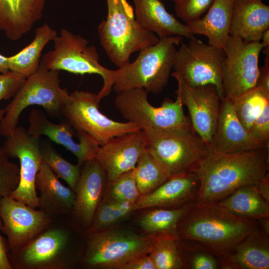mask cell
Instances as JSON below:
<instances>
[{"label": "cell", "instance_id": "1", "mask_svg": "<svg viewBox=\"0 0 269 269\" xmlns=\"http://www.w3.org/2000/svg\"><path fill=\"white\" fill-rule=\"evenodd\" d=\"M269 169V146L233 153L210 151L195 171L200 186L195 203H217L240 187L257 186Z\"/></svg>", "mask_w": 269, "mask_h": 269}, {"label": "cell", "instance_id": "2", "mask_svg": "<svg viewBox=\"0 0 269 269\" xmlns=\"http://www.w3.org/2000/svg\"><path fill=\"white\" fill-rule=\"evenodd\" d=\"M259 227L257 220L238 217L217 203L194 204L181 220L179 238L196 242L216 257L232 250Z\"/></svg>", "mask_w": 269, "mask_h": 269}, {"label": "cell", "instance_id": "3", "mask_svg": "<svg viewBox=\"0 0 269 269\" xmlns=\"http://www.w3.org/2000/svg\"><path fill=\"white\" fill-rule=\"evenodd\" d=\"M106 2L107 18L99 24L97 31L101 44L109 58L120 68L130 62L133 53L156 44L159 38L140 25L127 0H106Z\"/></svg>", "mask_w": 269, "mask_h": 269}, {"label": "cell", "instance_id": "4", "mask_svg": "<svg viewBox=\"0 0 269 269\" xmlns=\"http://www.w3.org/2000/svg\"><path fill=\"white\" fill-rule=\"evenodd\" d=\"M182 39L180 36L164 37L140 50L134 61L114 70L113 90L118 94L141 88L147 93H160L168 84L173 68L176 47Z\"/></svg>", "mask_w": 269, "mask_h": 269}, {"label": "cell", "instance_id": "5", "mask_svg": "<svg viewBox=\"0 0 269 269\" xmlns=\"http://www.w3.org/2000/svg\"><path fill=\"white\" fill-rule=\"evenodd\" d=\"M60 71L47 68L41 62L37 71L27 77L21 88L4 109L0 123V134L10 135L17 127L20 114L27 107L42 106L51 116L62 114L70 101L67 89L60 86Z\"/></svg>", "mask_w": 269, "mask_h": 269}, {"label": "cell", "instance_id": "6", "mask_svg": "<svg viewBox=\"0 0 269 269\" xmlns=\"http://www.w3.org/2000/svg\"><path fill=\"white\" fill-rule=\"evenodd\" d=\"M53 41V49L45 53L40 62L45 67L82 75H99L103 80L98 94L100 100L110 95L114 82V70L99 63V55L94 45H89L86 38L67 29H62Z\"/></svg>", "mask_w": 269, "mask_h": 269}, {"label": "cell", "instance_id": "7", "mask_svg": "<svg viewBox=\"0 0 269 269\" xmlns=\"http://www.w3.org/2000/svg\"><path fill=\"white\" fill-rule=\"evenodd\" d=\"M115 104L126 120L136 124L142 131H185L192 128L178 96L175 101L165 98L160 106L156 107L149 102L147 92L136 88L118 93Z\"/></svg>", "mask_w": 269, "mask_h": 269}, {"label": "cell", "instance_id": "8", "mask_svg": "<svg viewBox=\"0 0 269 269\" xmlns=\"http://www.w3.org/2000/svg\"><path fill=\"white\" fill-rule=\"evenodd\" d=\"M143 131L146 147L164 166L170 177L195 172L210 151L207 144L192 128L185 131Z\"/></svg>", "mask_w": 269, "mask_h": 269}, {"label": "cell", "instance_id": "9", "mask_svg": "<svg viewBox=\"0 0 269 269\" xmlns=\"http://www.w3.org/2000/svg\"><path fill=\"white\" fill-rule=\"evenodd\" d=\"M92 233L85 262L89 266L106 269H121L133 260L149 254L155 238V235L144 236L123 230Z\"/></svg>", "mask_w": 269, "mask_h": 269}, {"label": "cell", "instance_id": "10", "mask_svg": "<svg viewBox=\"0 0 269 269\" xmlns=\"http://www.w3.org/2000/svg\"><path fill=\"white\" fill-rule=\"evenodd\" d=\"M70 96L62 115L75 132L87 134L100 146L113 137L141 130L134 123L116 122L102 114L98 94L76 90Z\"/></svg>", "mask_w": 269, "mask_h": 269}, {"label": "cell", "instance_id": "11", "mask_svg": "<svg viewBox=\"0 0 269 269\" xmlns=\"http://www.w3.org/2000/svg\"><path fill=\"white\" fill-rule=\"evenodd\" d=\"M177 50L173 69L190 87L206 85L215 86L221 100L222 67L225 54L222 48L201 40L190 39L188 44L180 43Z\"/></svg>", "mask_w": 269, "mask_h": 269}, {"label": "cell", "instance_id": "12", "mask_svg": "<svg viewBox=\"0 0 269 269\" xmlns=\"http://www.w3.org/2000/svg\"><path fill=\"white\" fill-rule=\"evenodd\" d=\"M263 49L261 42H247L229 35L223 49L225 54L222 67L224 97L233 100L256 87L259 57Z\"/></svg>", "mask_w": 269, "mask_h": 269}, {"label": "cell", "instance_id": "13", "mask_svg": "<svg viewBox=\"0 0 269 269\" xmlns=\"http://www.w3.org/2000/svg\"><path fill=\"white\" fill-rule=\"evenodd\" d=\"M6 137L2 150L8 157H17L20 162L18 185L10 196L35 209L39 206L35 179L43 161L39 138L30 135L22 126H17Z\"/></svg>", "mask_w": 269, "mask_h": 269}, {"label": "cell", "instance_id": "14", "mask_svg": "<svg viewBox=\"0 0 269 269\" xmlns=\"http://www.w3.org/2000/svg\"><path fill=\"white\" fill-rule=\"evenodd\" d=\"M177 82L175 93L188 108L193 130L209 148L215 131L221 99L216 87L209 84L189 87L176 72L171 73Z\"/></svg>", "mask_w": 269, "mask_h": 269}, {"label": "cell", "instance_id": "15", "mask_svg": "<svg viewBox=\"0 0 269 269\" xmlns=\"http://www.w3.org/2000/svg\"><path fill=\"white\" fill-rule=\"evenodd\" d=\"M1 232L7 238L13 251L30 241L44 230L49 219L43 211H37L10 196L0 199Z\"/></svg>", "mask_w": 269, "mask_h": 269}, {"label": "cell", "instance_id": "16", "mask_svg": "<svg viewBox=\"0 0 269 269\" xmlns=\"http://www.w3.org/2000/svg\"><path fill=\"white\" fill-rule=\"evenodd\" d=\"M27 133L35 138L45 135L56 143L61 144L77 158L78 164L96 158L100 145L87 134L75 132L67 123L55 124L49 121L44 113L34 109L28 117Z\"/></svg>", "mask_w": 269, "mask_h": 269}, {"label": "cell", "instance_id": "17", "mask_svg": "<svg viewBox=\"0 0 269 269\" xmlns=\"http://www.w3.org/2000/svg\"><path fill=\"white\" fill-rule=\"evenodd\" d=\"M269 146L253 138L238 119L232 101L224 97L215 132L209 146L210 151L233 153Z\"/></svg>", "mask_w": 269, "mask_h": 269}, {"label": "cell", "instance_id": "18", "mask_svg": "<svg viewBox=\"0 0 269 269\" xmlns=\"http://www.w3.org/2000/svg\"><path fill=\"white\" fill-rule=\"evenodd\" d=\"M145 147L142 130L113 137L100 146L95 158L105 170L107 182L134 169Z\"/></svg>", "mask_w": 269, "mask_h": 269}, {"label": "cell", "instance_id": "19", "mask_svg": "<svg viewBox=\"0 0 269 269\" xmlns=\"http://www.w3.org/2000/svg\"><path fill=\"white\" fill-rule=\"evenodd\" d=\"M107 183V174L94 158L81 166L75 188L74 214L82 224L90 227L95 213L103 198Z\"/></svg>", "mask_w": 269, "mask_h": 269}, {"label": "cell", "instance_id": "20", "mask_svg": "<svg viewBox=\"0 0 269 269\" xmlns=\"http://www.w3.org/2000/svg\"><path fill=\"white\" fill-rule=\"evenodd\" d=\"M199 186V178L195 172L171 176L152 191L140 196L134 204V210L177 208L195 202Z\"/></svg>", "mask_w": 269, "mask_h": 269}, {"label": "cell", "instance_id": "21", "mask_svg": "<svg viewBox=\"0 0 269 269\" xmlns=\"http://www.w3.org/2000/svg\"><path fill=\"white\" fill-rule=\"evenodd\" d=\"M217 257L219 269H269V235L259 226L232 250Z\"/></svg>", "mask_w": 269, "mask_h": 269}, {"label": "cell", "instance_id": "22", "mask_svg": "<svg viewBox=\"0 0 269 269\" xmlns=\"http://www.w3.org/2000/svg\"><path fill=\"white\" fill-rule=\"evenodd\" d=\"M49 0H0V30L11 40L19 39L42 16Z\"/></svg>", "mask_w": 269, "mask_h": 269}, {"label": "cell", "instance_id": "23", "mask_svg": "<svg viewBox=\"0 0 269 269\" xmlns=\"http://www.w3.org/2000/svg\"><path fill=\"white\" fill-rule=\"evenodd\" d=\"M136 20L143 28L159 39L180 36L192 39L195 37L189 28L169 13L161 0H133Z\"/></svg>", "mask_w": 269, "mask_h": 269}, {"label": "cell", "instance_id": "24", "mask_svg": "<svg viewBox=\"0 0 269 269\" xmlns=\"http://www.w3.org/2000/svg\"><path fill=\"white\" fill-rule=\"evenodd\" d=\"M269 29V6L261 0H235L230 35L247 42H260Z\"/></svg>", "mask_w": 269, "mask_h": 269}, {"label": "cell", "instance_id": "25", "mask_svg": "<svg viewBox=\"0 0 269 269\" xmlns=\"http://www.w3.org/2000/svg\"><path fill=\"white\" fill-rule=\"evenodd\" d=\"M235 0H214L202 18L186 25L194 35H205L208 44L223 49L230 35Z\"/></svg>", "mask_w": 269, "mask_h": 269}, {"label": "cell", "instance_id": "26", "mask_svg": "<svg viewBox=\"0 0 269 269\" xmlns=\"http://www.w3.org/2000/svg\"><path fill=\"white\" fill-rule=\"evenodd\" d=\"M35 187L40 193L38 207L60 213L73 210L76 199L75 192L63 185L43 161L36 177Z\"/></svg>", "mask_w": 269, "mask_h": 269}, {"label": "cell", "instance_id": "27", "mask_svg": "<svg viewBox=\"0 0 269 269\" xmlns=\"http://www.w3.org/2000/svg\"><path fill=\"white\" fill-rule=\"evenodd\" d=\"M68 241L66 232L49 230L30 242L24 249L23 263L30 267H40L54 262L64 249Z\"/></svg>", "mask_w": 269, "mask_h": 269}, {"label": "cell", "instance_id": "28", "mask_svg": "<svg viewBox=\"0 0 269 269\" xmlns=\"http://www.w3.org/2000/svg\"><path fill=\"white\" fill-rule=\"evenodd\" d=\"M217 203L239 217L257 220L269 217V202L261 196L256 186L240 187Z\"/></svg>", "mask_w": 269, "mask_h": 269}, {"label": "cell", "instance_id": "29", "mask_svg": "<svg viewBox=\"0 0 269 269\" xmlns=\"http://www.w3.org/2000/svg\"><path fill=\"white\" fill-rule=\"evenodd\" d=\"M57 36L56 31L47 23L37 27L30 43L16 54L7 57L9 71L26 78L35 72L39 66L44 47Z\"/></svg>", "mask_w": 269, "mask_h": 269}, {"label": "cell", "instance_id": "30", "mask_svg": "<svg viewBox=\"0 0 269 269\" xmlns=\"http://www.w3.org/2000/svg\"><path fill=\"white\" fill-rule=\"evenodd\" d=\"M194 203L192 202L177 208H156L141 217L139 225L150 235L167 233L178 237L179 225Z\"/></svg>", "mask_w": 269, "mask_h": 269}, {"label": "cell", "instance_id": "31", "mask_svg": "<svg viewBox=\"0 0 269 269\" xmlns=\"http://www.w3.org/2000/svg\"><path fill=\"white\" fill-rule=\"evenodd\" d=\"M134 171L141 196L152 191L170 177L164 166L146 147L137 161Z\"/></svg>", "mask_w": 269, "mask_h": 269}, {"label": "cell", "instance_id": "32", "mask_svg": "<svg viewBox=\"0 0 269 269\" xmlns=\"http://www.w3.org/2000/svg\"><path fill=\"white\" fill-rule=\"evenodd\" d=\"M231 101L238 119L250 132L257 118L269 104V96L255 87Z\"/></svg>", "mask_w": 269, "mask_h": 269}, {"label": "cell", "instance_id": "33", "mask_svg": "<svg viewBox=\"0 0 269 269\" xmlns=\"http://www.w3.org/2000/svg\"><path fill=\"white\" fill-rule=\"evenodd\" d=\"M178 237L167 233L155 235L153 248L148 255L156 269L184 268L178 249Z\"/></svg>", "mask_w": 269, "mask_h": 269}, {"label": "cell", "instance_id": "34", "mask_svg": "<svg viewBox=\"0 0 269 269\" xmlns=\"http://www.w3.org/2000/svg\"><path fill=\"white\" fill-rule=\"evenodd\" d=\"M177 246L184 268L190 269H219L217 257L201 244L179 238Z\"/></svg>", "mask_w": 269, "mask_h": 269}, {"label": "cell", "instance_id": "35", "mask_svg": "<svg viewBox=\"0 0 269 269\" xmlns=\"http://www.w3.org/2000/svg\"><path fill=\"white\" fill-rule=\"evenodd\" d=\"M134 204L102 199L95 213L90 231L94 233L106 230L134 211Z\"/></svg>", "mask_w": 269, "mask_h": 269}, {"label": "cell", "instance_id": "36", "mask_svg": "<svg viewBox=\"0 0 269 269\" xmlns=\"http://www.w3.org/2000/svg\"><path fill=\"white\" fill-rule=\"evenodd\" d=\"M42 161L58 178L64 180L70 188L75 192L81 170V166L73 164L64 159L49 144L41 146Z\"/></svg>", "mask_w": 269, "mask_h": 269}, {"label": "cell", "instance_id": "37", "mask_svg": "<svg viewBox=\"0 0 269 269\" xmlns=\"http://www.w3.org/2000/svg\"><path fill=\"white\" fill-rule=\"evenodd\" d=\"M103 199L113 202L135 203L141 196L137 187L134 169L107 182Z\"/></svg>", "mask_w": 269, "mask_h": 269}, {"label": "cell", "instance_id": "38", "mask_svg": "<svg viewBox=\"0 0 269 269\" xmlns=\"http://www.w3.org/2000/svg\"><path fill=\"white\" fill-rule=\"evenodd\" d=\"M214 0H178L174 2L177 16L187 23L196 21L207 12Z\"/></svg>", "mask_w": 269, "mask_h": 269}, {"label": "cell", "instance_id": "39", "mask_svg": "<svg viewBox=\"0 0 269 269\" xmlns=\"http://www.w3.org/2000/svg\"><path fill=\"white\" fill-rule=\"evenodd\" d=\"M19 167L6 160L0 162V199L10 196L18 185Z\"/></svg>", "mask_w": 269, "mask_h": 269}, {"label": "cell", "instance_id": "40", "mask_svg": "<svg viewBox=\"0 0 269 269\" xmlns=\"http://www.w3.org/2000/svg\"><path fill=\"white\" fill-rule=\"evenodd\" d=\"M26 78L9 71L0 73V103L13 97L21 88Z\"/></svg>", "mask_w": 269, "mask_h": 269}, {"label": "cell", "instance_id": "41", "mask_svg": "<svg viewBox=\"0 0 269 269\" xmlns=\"http://www.w3.org/2000/svg\"><path fill=\"white\" fill-rule=\"evenodd\" d=\"M249 133L257 140L269 144V104L257 118Z\"/></svg>", "mask_w": 269, "mask_h": 269}, {"label": "cell", "instance_id": "42", "mask_svg": "<svg viewBox=\"0 0 269 269\" xmlns=\"http://www.w3.org/2000/svg\"><path fill=\"white\" fill-rule=\"evenodd\" d=\"M256 87L269 96V56H265L264 66L259 68Z\"/></svg>", "mask_w": 269, "mask_h": 269}, {"label": "cell", "instance_id": "43", "mask_svg": "<svg viewBox=\"0 0 269 269\" xmlns=\"http://www.w3.org/2000/svg\"><path fill=\"white\" fill-rule=\"evenodd\" d=\"M121 269H156L149 255L140 256L124 265Z\"/></svg>", "mask_w": 269, "mask_h": 269}, {"label": "cell", "instance_id": "44", "mask_svg": "<svg viewBox=\"0 0 269 269\" xmlns=\"http://www.w3.org/2000/svg\"><path fill=\"white\" fill-rule=\"evenodd\" d=\"M2 222L0 217V269H11L12 267L9 262L7 249L1 232Z\"/></svg>", "mask_w": 269, "mask_h": 269}, {"label": "cell", "instance_id": "45", "mask_svg": "<svg viewBox=\"0 0 269 269\" xmlns=\"http://www.w3.org/2000/svg\"><path fill=\"white\" fill-rule=\"evenodd\" d=\"M258 191L261 196L269 202V173L263 178L258 186Z\"/></svg>", "mask_w": 269, "mask_h": 269}, {"label": "cell", "instance_id": "46", "mask_svg": "<svg viewBox=\"0 0 269 269\" xmlns=\"http://www.w3.org/2000/svg\"><path fill=\"white\" fill-rule=\"evenodd\" d=\"M261 40L264 48L263 53L265 56H269V29L266 30L262 33Z\"/></svg>", "mask_w": 269, "mask_h": 269}, {"label": "cell", "instance_id": "47", "mask_svg": "<svg viewBox=\"0 0 269 269\" xmlns=\"http://www.w3.org/2000/svg\"><path fill=\"white\" fill-rule=\"evenodd\" d=\"M257 221L260 228L269 235V217L259 219Z\"/></svg>", "mask_w": 269, "mask_h": 269}, {"label": "cell", "instance_id": "48", "mask_svg": "<svg viewBox=\"0 0 269 269\" xmlns=\"http://www.w3.org/2000/svg\"><path fill=\"white\" fill-rule=\"evenodd\" d=\"M9 71L8 66L7 57L0 54V73Z\"/></svg>", "mask_w": 269, "mask_h": 269}, {"label": "cell", "instance_id": "49", "mask_svg": "<svg viewBox=\"0 0 269 269\" xmlns=\"http://www.w3.org/2000/svg\"><path fill=\"white\" fill-rule=\"evenodd\" d=\"M5 113L4 109H0V123ZM8 157L5 154L1 147H0V162L7 160Z\"/></svg>", "mask_w": 269, "mask_h": 269}, {"label": "cell", "instance_id": "50", "mask_svg": "<svg viewBox=\"0 0 269 269\" xmlns=\"http://www.w3.org/2000/svg\"><path fill=\"white\" fill-rule=\"evenodd\" d=\"M172 0L173 1V2H175V1H177L178 0Z\"/></svg>", "mask_w": 269, "mask_h": 269}, {"label": "cell", "instance_id": "51", "mask_svg": "<svg viewBox=\"0 0 269 269\" xmlns=\"http://www.w3.org/2000/svg\"><path fill=\"white\" fill-rule=\"evenodd\" d=\"M262 0V1H263V0Z\"/></svg>", "mask_w": 269, "mask_h": 269}]
</instances>
